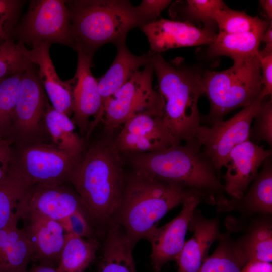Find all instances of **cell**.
<instances>
[{"label": "cell", "instance_id": "6da1fadb", "mask_svg": "<svg viewBox=\"0 0 272 272\" xmlns=\"http://www.w3.org/2000/svg\"><path fill=\"white\" fill-rule=\"evenodd\" d=\"M126 177L114 141L92 144L77 160L69 181L81 198L98 236L113 223Z\"/></svg>", "mask_w": 272, "mask_h": 272}, {"label": "cell", "instance_id": "7a4b0ae2", "mask_svg": "<svg viewBox=\"0 0 272 272\" xmlns=\"http://www.w3.org/2000/svg\"><path fill=\"white\" fill-rule=\"evenodd\" d=\"M201 148L194 138L153 152L130 153V163L135 172L196 191L206 200L215 202L222 195L223 185Z\"/></svg>", "mask_w": 272, "mask_h": 272}, {"label": "cell", "instance_id": "3957f363", "mask_svg": "<svg viewBox=\"0 0 272 272\" xmlns=\"http://www.w3.org/2000/svg\"><path fill=\"white\" fill-rule=\"evenodd\" d=\"M71 46L94 55L102 45L125 41L128 32L156 20L126 0L66 1Z\"/></svg>", "mask_w": 272, "mask_h": 272}, {"label": "cell", "instance_id": "277c9868", "mask_svg": "<svg viewBox=\"0 0 272 272\" xmlns=\"http://www.w3.org/2000/svg\"><path fill=\"white\" fill-rule=\"evenodd\" d=\"M192 196L205 199L196 191L133 171L126 177L113 223L121 226L133 247L139 240L146 239L169 211Z\"/></svg>", "mask_w": 272, "mask_h": 272}, {"label": "cell", "instance_id": "5b68a950", "mask_svg": "<svg viewBox=\"0 0 272 272\" xmlns=\"http://www.w3.org/2000/svg\"><path fill=\"white\" fill-rule=\"evenodd\" d=\"M150 52L164 122L176 144L188 141L195 137L200 126L198 102L203 95L202 73L177 62H168L160 54Z\"/></svg>", "mask_w": 272, "mask_h": 272}, {"label": "cell", "instance_id": "8992f818", "mask_svg": "<svg viewBox=\"0 0 272 272\" xmlns=\"http://www.w3.org/2000/svg\"><path fill=\"white\" fill-rule=\"evenodd\" d=\"M233 62L226 70L202 73L203 95L208 99L210 109L201 117V122L211 126L224 120L233 110L249 105L262 95L259 54Z\"/></svg>", "mask_w": 272, "mask_h": 272}, {"label": "cell", "instance_id": "52a82bcc", "mask_svg": "<svg viewBox=\"0 0 272 272\" xmlns=\"http://www.w3.org/2000/svg\"><path fill=\"white\" fill-rule=\"evenodd\" d=\"M48 102L37 70L32 63L22 73L8 137L12 145L52 143L45 123Z\"/></svg>", "mask_w": 272, "mask_h": 272}, {"label": "cell", "instance_id": "ba28073f", "mask_svg": "<svg viewBox=\"0 0 272 272\" xmlns=\"http://www.w3.org/2000/svg\"><path fill=\"white\" fill-rule=\"evenodd\" d=\"M77 159L53 143L12 145L10 168L32 185L69 182Z\"/></svg>", "mask_w": 272, "mask_h": 272}, {"label": "cell", "instance_id": "9c48e42d", "mask_svg": "<svg viewBox=\"0 0 272 272\" xmlns=\"http://www.w3.org/2000/svg\"><path fill=\"white\" fill-rule=\"evenodd\" d=\"M154 71L150 63L138 71L106 101L104 108V132L110 137L128 119L141 113L162 117V103L152 86Z\"/></svg>", "mask_w": 272, "mask_h": 272}, {"label": "cell", "instance_id": "30bf717a", "mask_svg": "<svg viewBox=\"0 0 272 272\" xmlns=\"http://www.w3.org/2000/svg\"><path fill=\"white\" fill-rule=\"evenodd\" d=\"M13 39L32 47L42 43L71 47V19L66 1H31L15 27Z\"/></svg>", "mask_w": 272, "mask_h": 272}, {"label": "cell", "instance_id": "8fae6325", "mask_svg": "<svg viewBox=\"0 0 272 272\" xmlns=\"http://www.w3.org/2000/svg\"><path fill=\"white\" fill-rule=\"evenodd\" d=\"M264 98L261 95L253 103L242 108L231 118L210 126L200 125L195 137L201 144L205 153L220 172L226 159L236 146L249 139L253 118Z\"/></svg>", "mask_w": 272, "mask_h": 272}, {"label": "cell", "instance_id": "7c38bea8", "mask_svg": "<svg viewBox=\"0 0 272 272\" xmlns=\"http://www.w3.org/2000/svg\"><path fill=\"white\" fill-rule=\"evenodd\" d=\"M77 52L74 107L71 119L80 135L88 138L99 123L102 122L103 109L97 80L91 70L93 56L81 51Z\"/></svg>", "mask_w": 272, "mask_h": 272}, {"label": "cell", "instance_id": "4fadbf2b", "mask_svg": "<svg viewBox=\"0 0 272 272\" xmlns=\"http://www.w3.org/2000/svg\"><path fill=\"white\" fill-rule=\"evenodd\" d=\"M114 144L119 152L149 153L176 144L161 116L139 113L128 119Z\"/></svg>", "mask_w": 272, "mask_h": 272}, {"label": "cell", "instance_id": "5bb4252c", "mask_svg": "<svg viewBox=\"0 0 272 272\" xmlns=\"http://www.w3.org/2000/svg\"><path fill=\"white\" fill-rule=\"evenodd\" d=\"M202 199L199 196L187 198L175 218L160 227H155L146 238L151 245V263L156 271H160L166 263L178 257L186 242L192 216Z\"/></svg>", "mask_w": 272, "mask_h": 272}, {"label": "cell", "instance_id": "9a60e30c", "mask_svg": "<svg viewBox=\"0 0 272 272\" xmlns=\"http://www.w3.org/2000/svg\"><path fill=\"white\" fill-rule=\"evenodd\" d=\"M147 36L150 50L160 54L168 50L183 47L210 45L217 34L187 21L160 19L141 27Z\"/></svg>", "mask_w": 272, "mask_h": 272}, {"label": "cell", "instance_id": "2e32d148", "mask_svg": "<svg viewBox=\"0 0 272 272\" xmlns=\"http://www.w3.org/2000/svg\"><path fill=\"white\" fill-rule=\"evenodd\" d=\"M271 154V149H265L250 139L235 147L224 163L227 170L222 177L224 191L232 198L242 197L257 176L259 168Z\"/></svg>", "mask_w": 272, "mask_h": 272}, {"label": "cell", "instance_id": "e0dca14e", "mask_svg": "<svg viewBox=\"0 0 272 272\" xmlns=\"http://www.w3.org/2000/svg\"><path fill=\"white\" fill-rule=\"evenodd\" d=\"M31 246L32 261L57 268L65 242V231L58 221L28 212L23 219Z\"/></svg>", "mask_w": 272, "mask_h": 272}, {"label": "cell", "instance_id": "ac0fdd59", "mask_svg": "<svg viewBox=\"0 0 272 272\" xmlns=\"http://www.w3.org/2000/svg\"><path fill=\"white\" fill-rule=\"evenodd\" d=\"M50 44L42 43L29 50L31 62L37 66L39 79L51 105L57 111L71 118L73 112L75 78L62 81L58 76L51 59Z\"/></svg>", "mask_w": 272, "mask_h": 272}, {"label": "cell", "instance_id": "d6986e66", "mask_svg": "<svg viewBox=\"0 0 272 272\" xmlns=\"http://www.w3.org/2000/svg\"><path fill=\"white\" fill-rule=\"evenodd\" d=\"M28 209L29 212L58 222L77 211H87L70 182L36 184L30 198Z\"/></svg>", "mask_w": 272, "mask_h": 272}, {"label": "cell", "instance_id": "ffe728a7", "mask_svg": "<svg viewBox=\"0 0 272 272\" xmlns=\"http://www.w3.org/2000/svg\"><path fill=\"white\" fill-rule=\"evenodd\" d=\"M188 229L192 230L193 234L185 242L175 260L178 265L177 272H196L207 258L210 246L221 234L218 219L206 218L196 209Z\"/></svg>", "mask_w": 272, "mask_h": 272}, {"label": "cell", "instance_id": "44dd1931", "mask_svg": "<svg viewBox=\"0 0 272 272\" xmlns=\"http://www.w3.org/2000/svg\"><path fill=\"white\" fill-rule=\"evenodd\" d=\"M261 172L258 173L254 182L242 197L228 199L223 196L215 201L221 210H237L246 214L272 213V161L268 157L263 163Z\"/></svg>", "mask_w": 272, "mask_h": 272}, {"label": "cell", "instance_id": "7402d4cb", "mask_svg": "<svg viewBox=\"0 0 272 272\" xmlns=\"http://www.w3.org/2000/svg\"><path fill=\"white\" fill-rule=\"evenodd\" d=\"M116 46L117 51L114 60L107 71L97 79L103 113L105 104L108 99L130 79L141 67L150 63V51L142 55L138 56L129 50L125 41Z\"/></svg>", "mask_w": 272, "mask_h": 272}, {"label": "cell", "instance_id": "603a6c76", "mask_svg": "<svg viewBox=\"0 0 272 272\" xmlns=\"http://www.w3.org/2000/svg\"><path fill=\"white\" fill-rule=\"evenodd\" d=\"M132 248L121 226L112 223L104 234L97 272H137Z\"/></svg>", "mask_w": 272, "mask_h": 272}, {"label": "cell", "instance_id": "cb8c5ba5", "mask_svg": "<svg viewBox=\"0 0 272 272\" xmlns=\"http://www.w3.org/2000/svg\"><path fill=\"white\" fill-rule=\"evenodd\" d=\"M15 221L0 229V272H26L32 251L27 233Z\"/></svg>", "mask_w": 272, "mask_h": 272}, {"label": "cell", "instance_id": "d4e9b609", "mask_svg": "<svg viewBox=\"0 0 272 272\" xmlns=\"http://www.w3.org/2000/svg\"><path fill=\"white\" fill-rule=\"evenodd\" d=\"M34 186L9 168L7 175L0 182V229L13 221L26 218Z\"/></svg>", "mask_w": 272, "mask_h": 272}, {"label": "cell", "instance_id": "484cf974", "mask_svg": "<svg viewBox=\"0 0 272 272\" xmlns=\"http://www.w3.org/2000/svg\"><path fill=\"white\" fill-rule=\"evenodd\" d=\"M45 123L52 143L78 160L85 149V139L76 131L70 117L56 110L48 103Z\"/></svg>", "mask_w": 272, "mask_h": 272}, {"label": "cell", "instance_id": "4316f807", "mask_svg": "<svg viewBox=\"0 0 272 272\" xmlns=\"http://www.w3.org/2000/svg\"><path fill=\"white\" fill-rule=\"evenodd\" d=\"M263 34L218 33L214 42L209 46L207 54L212 57L228 56L233 61L257 56L259 54V46Z\"/></svg>", "mask_w": 272, "mask_h": 272}, {"label": "cell", "instance_id": "83f0119b", "mask_svg": "<svg viewBox=\"0 0 272 272\" xmlns=\"http://www.w3.org/2000/svg\"><path fill=\"white\" fill-rule=\"evenodd\" d=\"M98 239H88L65 233L58 272H84L94 260L100 247Z\"/></svg>", "mask_w": 272, "mask_h": 272}, {"label": "cell", "instance_id": "f1b7e54d", "mask_svg": "<svg viewBox=\"0 0 272 272\" xmlns=\"http://www.w3.org/2000/svg\"><path fill=\"white\" fill-rule=\"evenodd\" d=\"M236 242L247 262H271L272 227L270 221H256L247 233Z\"/></svg>", "mask_w": 272, "mask_h": 272}, {"label": "cell", "instance_id": "f546056e", "mask_svg": "<svg viewBox=\"0 0 272 272\" xmlns=\"http://www.w3.org/2000/svg\"><path fill=\"white\" fill-rule=\"evenodd\" d=\"M214 252L196 272H240L247 260L228 233L221 234Z\"/></svg>", "mask_w": 272, "mask_h": 272}, {"label": "cell", "instance_id": "4dcf8cb0", "mask_svg": "<svg viewBox=\"0 0 272 272\" xmlns=\"http://www.w3.org/2000/svg\"><path fill=\"white\" fill-rule=\"evenodd\" d=\"M227 7L221 0H187L175 2L170 8L173 17L182 18L179 21L202 23L207 29L215 32V17L220 10Z\"/></svg>", "mask_w": 272, "mask_h": 272}, {"label": "cell", "instance_id": "1f68e13d", "mask_svg": "<svg viewBox=\"0 0 272 272\" xmlns=\"http://www.w3.org/2000/svg\"><path fill=\"white\" fill-rule=\"evenodd\" d=\"M215 21L219 33L225 34H263L272 22L262 20L258 16H250L244 12L233 10L228 7L217 13Z\"/></svg>", "mask_w": 272, "mask_h": 272}, {"label": "cell", "instance_id": "d6a6232c", "mask_svg": "<svg viewBox=\"0 0 272 272\" xmlns=\"http://www.w3.org/2000/svg\"><path fill=\"white\" fill-rule=\"evenodd\" d=\"M22 73L11 75L0 81V138L8 140Z\"/></svg>", "mask_w": 272, "mask_h": 272}, {"label": "cell", "instance_id": "836d02e7", "mask_svg": "<svg viewBox=\"0 0 272 272\" xmlns=\"http://www.w3.org/2000/svg\"><path fill=\"white\" fill-rule=\"evenodd\" d=\"M32 64L25 45L14 39L0 42V81L23 72Z\"/></svg>", "mask_w": 272, "mask_h": 272}, {"label": "cell", "instance_id": "e575fe53", "mask_svg": "<svg viewBox=\"0 0 272 272\" xmlns=\"http://www.w3.org/2000/svg\"><path fill=\"white\" fill-rule=\"evenodd\" d=\"M254 124L251 126L249 139L257 144L261 141L266 142L272 146V100L261 102L253 118Z\"/></svg>", "mask_w": 272, "mask_h": 272}, {"label": "cell", "instance_id": "d590c367", "mask_svg": "<svg viewBox=\"0 0 272 272\" xmlns=\"http://www.w3.org/2000/svg\"><path fill=\"white\" fill-rule=\"evenodd\" d=\"M65 232L88 239H98L90 217L86 210L77 211L59 222Z\"/></svg>", "mask_w": 272, "mask_h": 272}, {"label": "cell", "instance_id": "8d00e7d4", "mask_svg": "<svg viewBox=\"0 0 272 272\" xmlns=\"http://www.w3.org/2000/svg\"><path fill=\"white\" fill-rule=\"evenodd\" d=\"M23 2L0 0V42L13 39Z\"/></svg>", "mask_w": 272, "mask_h": 272}, {"label": "cell", "instance_id": "74e56055", "mask_svg": "<svg viewBox=\"0 0 272 272\" xmlns=\"http://www.w3.org/2000/svg\"><path fill=\"white\" fill-rule=\"evenodd\" d=\"M262 82V96H272V53H263L259 51Z\"/></svg>", "mask_w": 272, "mask_h": 272}, {"label": "cell", "instance_id": "f35d334b", "mask_svg": "<svg viewBox=\"0 0 272 272\" xmlns=\"http://www.w3.org/2000/svg\"><path fill=\"white\" fill-rule=\"evenodd\" d=\"M11 158V143L7 139L0 138V182L8 174Z\"/></svg>", "mask_w": 272, "mask_h": 272}, {"label": "cell", "instance_id": "ab89813d", "mask_svg": "<svg viewBox=\"0 0 272 272\" xmlns=\"http://www.w3.org/2000/svg\"><path fill=\"white\" fill-rule=\"evenodd\" d=\"M171 3L169 0H143L138 6L147 15L157 20L161 13Z\"/></svg>", "mask_w": 272, "mask_h": 272}, {"label": "cell", "instance_id": "60d3db41", "mask_svg": "<svg viewBox=\"0 0 272 272\" xmlns=\"http://www.w3.org/2000/svg\"><path fill=\"white\" fill-rule=\"evenodd\" d=\"M240 272H272V264L261 261L248 262Z\"/></svg>", "mask_w": 272, "mask_h": 272}, {"label": "cell", "instance_id": "b9f144b4", "mask_svg": "<svg viewBox=\"0 0 272 272\" xmlns=\"http://www.w3.org/2000/svg\"><path fill=\"white\" fill-rule=\"evenodd\" d=\"M261 42L265 43V47L261 52L268 54L272 53V22L270 23L261 38Z\"/></svg>", "mask_w": 272, "mask_h": 272}, {"label": "cell", "instance_id": "7bdbcfd3", "mask_svg": "<svg viewBox=\"0 0 272 272\" xmlns=\"http://www.w3.org/2000/svg\"><path fill=\"white\" fill-rule=\"evenodd\" d=\"M263 12L266 18V20L271 22L272 20V1L260 0L259 1Z\"/></svg>", "mask_w": 272, "mask_h": 272}, {"label": "cell", "instance_id": "ee69618b", "mask_svg": "<svg viewBox=\"0 0 272 272\" xmlns=\"http://www.w3.org/2000/svg\"><path fill=\"white\" fill-rule=\"evenodd\" d=\"M26 272H58L57 268L50 265L37 264L34 265Z\"/></svg>", "mask_w": 272, "mask_h": 272}]
</instances>
